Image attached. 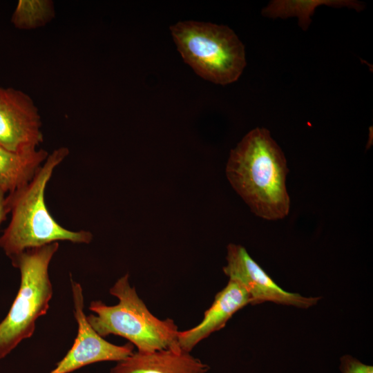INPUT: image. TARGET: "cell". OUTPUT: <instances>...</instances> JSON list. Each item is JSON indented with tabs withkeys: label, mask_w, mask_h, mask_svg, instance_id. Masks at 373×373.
<instances>
[{
	"label": "cell",
	"mask_w": 373,
	"mask_h": 373,
	"mask_svg": "<svg viewBox=\"0 0 373 373\" xmlns=\"http://www.w3.org/2000/svg\"><path fill=\"white\" fill-rule=\"evenodd\" d=\"M225 173L231 186L255 215L267 220L288 215L287 160L267 128L252 129L231 149Z\"/></svg>",
	"instance_id": "cell-1"
},
{
	"label": "cell",
	"mask_w": 373,
	"mask_h": 373,
	"mask_svg": "<svg viewBox=\"0 0 373 373\" xmlns=\"http://www.w3.org/2000/svg\"><path fill=\"white\" fill-rule=\"evenodd\" d=\"M69 150L55 149L26 184L7 195L10 220L0 236V248L10 258L28 249L59 241L88 244L93 234L74 231L61 226L45 202V190L55 169L68 156Z\"/></svg>",
	"instance_id": "cell-2"
},
{
	"label": "cell",
	"mask_w": 373,
	"mask_h": 373,
	"mask_svg": "<svg viewBox=\"0 0 373 373\" xmlns=\"http://www.w3.org/2000/svg\"><path fill=\"white\" fill-rule=\"evenodd\" d=\"M109 293L117 298V304L110 306L93 300L88 307L93 314L86 316L99 336H122L143 353L180 347L179 330L173 320L159 319L149 310L135 288L130 285L128 274L115 282Z\"/></svg>",
	"instance_id": "cell-3"
},
{
	"label": "cell",
	"mask_w": 373,
	"mask_h": 373,
	"mask_svg": "<svg viewBox=\"0 0 373 373\" xmlns=\"http://www.w3.org/2000/svg\"><path fill=\"white\" fill-rule=\"evenodd\" d=\"M58 248L59 242H53L26 249L10 258L19 270L21 281L10 311L0 323V359L30 338L37 320L46 314L53 294L48 268Z\"/></svg>",
	"instance_id": "cell-4"
},
{
	"label": "cell",
	"mask_w": 373,
	"mask_h": 373,
	"mask_svg": "<svg viewBox=\"0 0 373 373\" xmlns=\"http://www.w3.org/2000/svg\"><path fill=\"white\" fill-rule=\"evenodd\" d=\"M170 30L183 59L202 78L223 86L239 79L247 64L245 46L228 26L184 21Z\"/></svg>",
	"instance_id": "cell-5"
},
{
	"label": "cell",
	"mask_w": 373,
	"mask_h": 373,
	"mask_svg": "<svg viewBox=\"0 0 373 373\" xmlns=\"http://www.w3.org/2000/svg\"><path fill=\"white\" fill-rule=\"evenodd\" d=\"M73 314L77 323V334L66 356L49 373H70L84 366L101 361H120L133 353L130 342L114 345L99 336L90 326L84 312V295L81 285L70 278Z\"/></svg>",
	"instance_id": "cell-6"
},
{
	"label": "cell",
	"mask_w": 373,
	"mask_h": 373,
	"mask_svg": "<svg viewBox=\"0 0 373 373\" xmlns=\"http://www.w3.org/2000/svg\"><path fill=\"white\" fill-rule=\"evenodd\" d=\"M42 142L41 117L32 98L21 90L0 86V146L29 153Z\"/></svg>",
	"instance_id": "cell-7"
},
{
	"label": "cell",
	"mask_w": 373,
	"mask_h": 373,
	"mask_svg": "<svg viewBox=\"0 0 373 373\" xmlns=\"http://www.w3.org/2000/svg\"><path fill=\"white\" fill-rule=\"evenodd\" d=\"M227 265L223 271L229 280L241 285L249 294L251 305L271 301L276 304L307 309L321 297H305L287 291L278 286L250 256L245 248L230 243L227 246Z\"/></svg>",
	"instance_id": "cell-8"
},
{
	"label": "cell",
	"mask_w": 373,
	"mask_h": 373,
	"mask_svg": "<svg viewBox=\"0 0 373 373\" xmlns=\"http://www.w3.org/2000/svg\"><path fill=\"white\" fill-rule=\"evenodd\" d=\"M245 289L238 283L229 280L227 285L215 296L211 307L205 311L202 321L196 326L178 333L181 350L191 352L194 347L212 333L223 328L233 315L251 304Z\"/></svg>",
	"instance_id": "cell-9"
},
{
	"label": "cell",
	"mask_w": 373,
	"mask_h": 373,
	"mask_svg": "<svg viewBox=\"0 0 373 373\" xmlns=\"http://www.w3.org/2000/svg\"><path fill=\"white\" fill-rule=\"evenodd\" d=\"M209 367L178 348L133 353L117 362L110 373H207Z\"/></svg>",
	"instance_id": "cell-10"
},
{
	"label": "cell",
	"mask_w": 373,
	"mask_h": 373,
	"mask_svg": "<svg viewBox=\"0 0 373 373\" xmlns=\"http://www.w3.org/2000/svg\"><path fill=\"white\" fill-rule=\"evenodd\" d=\"M48 155L41 149L16 153L0 146V189L8 194L26 184Z\"/></svg>",
	"instance_id": "cell-11"
},
{
	"label": "cell",
	"mask_w": 373,
	"mask_h": 373,
	"mask_svg": "<svg viewBox=\"0 0 373 373\" xmlns=\"http://www.w3.org/2000/svg\"><path fill=\"white\" fill-rule=\"evenodd\" d=\"M321 5L334 7H349L357 11L363 9L364 6L361 3L350 0H309V1H287L276 0L271 1L262 10V15L271 18H287L297 17L298 25L303 30H306L311 23V16L316 8Z\"/></svg>",
	"instance_id": "cell-12"
},
{
	"label": "cell",
	"mask_w": 373,
	"mask_h": 373,
	"mask_svg": "<svg viewBox=\"0 0 373 373\" xmlns=\"http://www.w3.org/2000/svg\"><path fill=\"white\" fill-rule=\"evenodd\" d=\"M55 16L54 3L50 0H19L11 17L15 27L32 30L49 23Z\"/></svg>",
	"instance_id": "cell-13"
},
{
	"label": "cell",
	"mask_w": 373,
	"mask_h": 373,
	"mask_svg": "<svg viewBox=\"0 0 373 373\" xmlns=\"http://www.w3.org/2000/svg\"><path fill=\"white\" fill-rule=\"evenodd\" d=\"M340 369L342 373H373V367L365 365L350 355L341 358Z\"/></svg>",
	"instance_id": "cell-14"
},
{
	"label": "cell",
	"mask_w": 373,
	"mask_h": 373,
	"mask_svg": "<svg viewBox=\"0 0 373 373\" xmlns=\"http://www.w3.org/2000/svg\"><path fill=\"white\" fill-rule=\"evenodd\" d=\"M10 213L6 193L0 189V227L6 220L7 214Z\"/></svg>",
	"instance_id": "cell-15"
}]
</instances>
